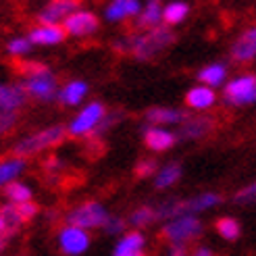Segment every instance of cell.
Wrapping results in <instances>:
<instances>
[{"label":"cell","instance_id":"e575fe53","mask_svg":"<svg viewBox=\"0 0 256 256\" xmlns=\"http://www.w3.org/2000/svg\"><path fill=\"white\" fill-rule=\"evenodd\" d=\"M156 171H158V162L154 158H142V160L136 164V175L140 179H146V177L156 175Z\"/></svg>","mask_w":256,"mask_h":256},{"label":"cell","instance_id":"ba28073f","mask_svg":"<svg viewBox=\"0 0 256 256\" xmlns=\"http://www.w3.org/2000/svg\"><path fill=\"white\" fill-rule=\"evenodd\" d=\"M56 246L62 256H82L92 246V234L73 225H62L56 232Z\"/></svg>","mask_w":256,"mask_h":256},{"label":"cell","instance_id":"f546056e","mask_svg":"<svg viewBox=\"0 0 256 256\" xmlns=\"http://www.w3.org/2000/svg\"><path fill=\"white\" fill-rule=\"evenodd\" d=\"M0 216H2L4 227H6V234L10 238L15 236L19 229H21V225H23V219H21V214H19L15 204H8V202L2 204V206H0Z\"/></svg>","mask_w":256,"mask_h":256},{"label":"cell","instance_id":"44dd1931","mask_svg":"<svg viewBox=\"0 0 256 256\" xmlns=\"http://www.w3.org/2000/svg\"><path fill=\"white\" fill-rule=\"evenodd\" d=\"M162 0H146V4L136 17V28L138 30H154L162 25Z\"/></svg>","mask_w":256,"mask_h":256},{"label":"cell","instance_id":"3957f363","mask_svg":"<svg viewBox=\"0 0 256 256\" xmlns=\"http://www.w3.org/2000/svg\"><path fill=\"white\" fill-rule=\"evenodd\" d=\"M204 234V223L196 214H182L171 221H164L160 229V238L169 246H190L192 242L200 240Z\"/></svg>","mask_w":256,"mask_h":256},{"label":"cell","instance_id":"5b68a950","mask_svg":"<svg viewBox=\"0 0 256 256\" xmlns=\"http://www.w3.org/2000/svg\"><path fill=\"white\" fill-rule=\"evenodd\" d=\"M108 210L102 202L96 200H88L82 202L78 206H73L67 214H65V225H73L86 229V232H92V229H102L108 219Z\"/></svg>","mask_w":256,"mask_h":256},{"label":"cell","instance_id":"8d00e7d4","mask_svg":"<svg viewBox=\"0 0 256 256\" xmlns=\"http://www.w3.org/2000/svg\"><path fill=\"white\" fill-rule=\"evenodd\" d=\"M17 210H19V214H21V219H23V223H28V221H32V219H36V214H38V204L32 200V202H25V204H19L17 206Z\"/></svg>","mask_w":256,"mask_h":256},{"label":"cell","instance_id":"30bf717a","mask_svg":"<svg viewBox=\"0 0 256 256\" xmlns=\"http://www.w3.org/2000/svg\"><path fill=\"white\" fill-rule=\"evenodd\" d=\"M223 202V196L216 194V192H202V194H196L192 198H177V214H200V212H206L214 206H219Z\"/></svg>","mask_w":256,"mask_h":256},{"label":"cell","instance_id":"2e32d148","mask_svg":"<svg viewBox=\"0 0 256 256\" xmlns=\"http://www.w3.org/2000/svg\"><path fill=\"white\" fill-rule=\"evenodd\" d=\"M216 100H219V96H216L214 90L208 86H202V84L190 88L186 92V106L192 110H198V112L210 110L216 104Z\"/></svg>","mask_w":256,"mask_h":256},{"label":"cell","instance_id":"4316f807","mask_svg":"<svg viewBox=\"0 0 256 256\" xmlns=\"http://www.w3.org/2000/svg\"><path fill=\"white\" fill-rule=\"evenodd\" d=\"M4 198L8 204H15V206H19V204H25V202H32L34 200V192L28 184H23L21 179H17V182L8 184L4 190Z\"/></svg>","mask_w":256,"mask_h":256},{"label":"cell","instance_id":"8fae6325","mask_svg":"<svg viewBox=\"0 0 256 256\" xmlns=\"http://www.w3.org/2000/svg\"><path fill=\"white\" fill-rule=\"evenodd\" d=\"M78 8V0H50L38 15V25H62V21Z\"/></svg>","mask_w":256,"mask_h":256},{"label":"cell","instance_id":"d590c367","mask_svg":"<svg viewBox=\"0 0 256 256\" xmlns=\"http://www.w3.org/2000/svg\"><path fill=\"white\" fill-rule=\"evenodd\" d=\"M17 112H6L0 110V136H6L17 127Z\"/></svg>","mask_w":256,"mask_h":256},{"label":"cell","instance_id":"277c9868","mask_svg":"<svg viewBox=\"0 0 256 256\" xmlns=\"http://www.w3.org/2000/svg\"><path fill=\"white\" fill-rule=\"evenodd\" d=\"M65 136H67L65 125H48L40 132L21 138L17 142V146H15V156L30 158L34 154H40V152H44V150L58 146L62 140H65Z\"/></svg>","mask_w":256,"mask_h":256},{"label":"cell","instance_id":"d6986e66","mask_svg":"<svg viewBox=\"0 0 256 256\" xmlns=\"http://www.w3.org/2000/svg\"><path fill=\"white\" fill-rule=\"evenodd\" d=\"M25 100L28 94L23 84H0V110L17 112L25 104Z\"/></svg>","mask_w":256,"mask_h":256},{"label":"cell","instance_id":"6da1fadb","mask_svg":"<svg viewBox=\"0 0 256 256\" xmlns=\"http://www.w3.org/2000/svg\"><path fill=\"white\" fill-rule=\"evenodd\" d=\"M173 42V32L167 25H160V28L148 30L144 34H132L127 38H121V40L114 42V48H117V52H130L138 60H152L162 50H167Z\"/></svg>","mask_w":256,"mask_h":256},{"label":"cell","instance_id":"e0dca14e","mask_svg":"<svg viewBox=\"0 0 256 256\" xmlns=\"http://www.w3.org/2000/svg\"><path fill=\"white\" fill-rule=\"evenodd\" d=\"M146 121L150 125H156V127H169V125H182L188 114L182 108H175V106H152L146 110Z\"/></svg>","mask_w":256,"mask_h":256},{"label":"cell","instance_id":"ac0fdd59","mask_svg":"<svg viewBox=\"0 0 256 256\" xmlns=\"http://www.w3.org/2000/svg\"><path fill=\"white\" fill-rule=\"evenodd\" d=\"M214 130V121L210 117H188L179 125L177 140H202Z\"/></svg>","mask_w":256,"mask_h":256},{"label":"cell","instance_id":"ab89813d","mask_svg":"<svg viewBox=\"0 0 256 256\" xmlns=\"http://www.w3.org/2000/svg\"><path fill=\"white\" fill-rule=\"evenodd\" d=\"M6 234V227H4V221H2V216H0V236ZM8 236V234H6Z\"/></svg>","mask_w":256,"mask_h":256},{"label":"cell","instance_id":"603a6c76","mask_svg":"<svg viewBox=\"0 0 256 256\" xmlns=\"http://www.w3.org/2000/svg\"><path fill=\"white\" fill-rule=\"evenodd\" d=\"M198 82L202 86H208V88H221L227 84V78H229V69L225 62H208L204 65L200 71H198Z\"/></svg>","mask_w":256,"mask_h":256},{"label":"cell","instance_id":"f1b7e54d","mask_svg":"<svg viewBox=\"0 0 256 256\" xmlns=\"http://www.w3.org/2000/svg\"><path fill=\"white\" fill-rule=\"evenodd\" d=\"M154 221H158V219H156V208H154V206H150V204L138 206V208L130 214V219H127V223L134 225L138 232H140L142 227H148L150 223H154Z\"/></svg>","mask_w":256,"mask_h":256},{"label":"cell","instance_id":"1f68e13d","mask_svg":"<svg viewBox=\"0 0 256 256\" xmlns=\"http://www.w3.org/2000/svg\"><path fill=\"white\" fill-rule=\"evenodd\" d=\"M167 256H214V252L208 246H169Z\"/></svg>","mask_w":256,"mask_h":256},{"label":"cell","instance_id":"52a82bcc","mask_svg":"<svg viewBox=\"0 0 256 256\" xmlns=\"http://www.w3.org/2000/svg\"><path fill=\"white\" fill-rule=\"evenodd\" d=\"M223 102L234 108L256 104V75L244 73L227 80V84L223 86Z\"/></svg>","mask_w":256,"mask_h":256},{"label":"cell","instance_id":"484cf974","mask_svg":"<svg viewBox=\"0 0 256 256\" xmlns=\"http://www.w3.org/2000/svg\"><path fill=\"white\" fill-rule=\"evenodd\" d=\"M190 15V4L184 2V0H171L162 6V25L167 28H173V25L184 23Z\"/></svg>","mask_w":256,"mask_h":256},{"label":"cell","instance_id":"ffe728a7","mask_svg":"<svg viewBox=\"0 0 256 256\" xmlns=\"http://www.w3.org/2000/svg\"><path fill=\"white\" fill-rule=\"evenodd\" d=\"M28 38L34 46H56L65 40L67 34L60 25H36Z\"/></svg>","mask_w":256,"mask_h":256},{"label":"cell","instance_id":"5bb4252c","mask_svg":"<svg viewBox=\"0 0 256 256\" xmlns=\"http://www.w3.org/2000/svg\"><path fill=\"white\" fill-rule=\"evenodd\" d=\"M110 256H146V236L138 229L125 232L117 240Z\"/></svg>","mask_w":256,"mask_h":256},{"label":"cell","instance_id":"d4e9b609","mask_svg":"<svg viewBox=\"0 0 256 256\" xmlns=\"http://www.w3.org/2000/svg\"><path fill=\"white\" fill-rule=\"evenodd\" d=\"M182 175H184V169H182L179 162L162 164V167H158V171L154 175V188L156 190H169L182 179Z\"/></svg>","mask_w":256,"mask_h":256},{"label":"cell","instance_id":"d6a6232c","mask_svg":"<svg viewBox=\"0 0 256 256\" xmlns=\"http://www.w3.org/2000/svg\"><path fill=\"white\" fill-rule=\"evenodd\" d=\"M234 202L242 204V206H248V204H256V182L240 188L236 194H234Z\"/></svg>","mask_w":256,"mask_h":256},{"label":"cell","instance_id":"74e56055","mask_svg":"<svg viewBox=\"0 0 256 256\" xmlns=\"http://www.w3.org/2000/svg\"><path fill=\"white\" fill-rule=\"evenodd\" d=\"M62 167H65V162H62L58 156H48L46 162H44V169L50 175H56L58 171H62Z\"/></svg>","mask_w":256,"mask_h":256},{"label":"cell","instance_id":"7a4b0ae2","mask_svg":"<svg viewBox=\"0 0 256 256\" xmlns=\"http://www.w3.org/2000/svg\"><path fill=\"white\" fill-rule=\"evenodd\" d=\"M23 73V88L30 98L40 102H52L58 94V82L56 75L50 71V67L42 62H21Z\"/></svg>","mask_w":256,"mask_h":256},{"label":"cell","instance_id":"836d02e7","mask_svg":"<svg viewBox=\"0 0 256 256\" xmlns=\"http://www.w3.org/2000/svg\"><path fill=\"white\" fill-rule=\"evenodd\" d=\"M125 227H127V221L123 219V216H114V214H110L102 229H104V234H106V236L121 238V236L125 234Z\"/></svg>","mask_w":256,"mask_h":256},{"label":"cell","instance_id":"7402d4cb","mask_svg":"<svg viewBox=\"0 0 256 256\" xmlns=\"http://www.w3.org/2000/svg\"><path fill=\"white\" fill-rule=\"evenodd\" d=\"M88 92H90V86L84 80H71L58 90L56 100L62 106H78L86 100Z\"/></svg>","mask_w":256,"mask_h":256},{"label":"cell","instance_id":"8992f818","mask_svg":"<svg viewBox=\"0 0 256 256\" xmlns=\"http://www.w3.org/2000/svg\"><path fill=\"white\" fill-rule=\"evenodd\" d=\"M104 117H106V106L102 104V102H98V100L88 102V104L82 106L80 112L65 125L67 136H71V138L92 136V134H96V130L100 127V123Z\"/></svg>","mask_w":256,"mask_h":256},{"label":"cell","instance_id":"83f0119b","mask_svg":"<svg viewBox=\"0 0 256 256\" xmlns=\"http://www.w3.org/2000/svg\"><path fill=\"white\" fill-rule=\"evenodd\" d=\"M214 232L225 242H238L242 236V225L236 216H221V219L214 221Z\"/></svg>","mask_w":256,"mask_h":256},{"label":"cell","instance_id":"4fadbf2b","mask_svg":"<svg viewBox=\"0 0 256 256\" xmlns=\"http://www.w3.org/2000/svg\"><path fill=\"white\" fill-rule=\"evenodd\" d=\"M144 144L152 152H167L177 144V134L169 127H156L148 125L144 130Z\"/></svg>","mask_w":256,"mask_h":256},{"label":"cell","instance_id":"4dcf8cb0","mask_svg":"<svg viewBox=\"0 0 256 256\" xmlns=\"http://www.w3.org/2000/svg\"><path fill=\"white\" fill-rule=\"evenodd\" d=\"M32 48H34V44L30 42L28 36H17V38H12V40L6 42V54H10V56H25V54L32 52Z\"/></svg>","mask_w":256,"mask_h":256},{"label":"cell","instance_id":"9c48e42d","mask_svg":"<svg viewBox=\"0 0 256 256\" xmlns=\"http://www.w3.org/2000/svg\"><path fill=\"white\" fill-rule=\"evenodd\" d=\"M65 30L67 36H73V38H90L94 36L100 28V19L94 15L92 10H86V8H78L75 12L62 21L60 25Z\"/></svg>","mask_w":256,"mask_h":256},{"label":"cell","instance_id":"9a60e30c","mask_svg":"<svg viewBox=\"0 0 256 256\" xmlns=\"http://www.w3.org/2000/svg\"><path fill=\"white\" fill-rule=\"evenodd\" d=\"M142 10L140 0H108L104 6V19L108 23H121L125 19H136Z\"/></svg>","mask_w":256,"mask_h":256},{"label":"cell","instance_id":"f35d334b","mask_svg":"<svg viewBox=\"0 0 256 256\" xmlns=\"http://www.w3.org/2000/svg\"><path fill=\"white\" fill-rule=\"evenodd\" d=\"M8 240H10V236H6V234L0 236V256H2V252L6 250V246H8Z\"/></svg>","mask_w":256,"mask_h":256},{"label":"cell","instance_id":"7c38bea8","mask_svg":"<svg viewBox=\"0 0 256 256\" xmlns=\"http://www.w3.org/2000/svg\"><path fill=\"white\" fill-rule=\"evenodd\" d=\"M232 58L240 65H246V62L256 60V25H250L242 32L234 44H232Z\"/></svg>","mask_w":256,"mask_h":256},{"label":"cell","instance_id":"cb8c5ba5","mask_svg":"<svg viewBox=\"0 0 256 256\" xmlns=\"http://www.w3.org/2000/svg\"><path fill=\"white\" fill-rule=\"evenodd\" d=\"M28 169V158L21 156H8L0 160V190H4L8 184L17 182V179Z\"/></svg>","mask_w":256,"mask_h":256}]
</instances>
